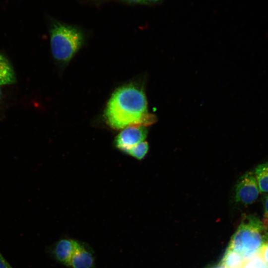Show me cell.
Here are the masks:
<instances>
[{
  "instance_id": "cell-10",
  "label": "cell",
  "mask_w": 268,
  "mask_h": 268,
  "mask_svg": "<svg viewBox=\"0 0 268 268\" xmlns=\"http://www.w3.org/2000/svg\"><path fill=\"white\" fill-rule=\"evenodd\" d=\"M148 150L147 142L142 141L131 148L127 153L137 159H141Z\"/></svg>"
},
{
  "instance_id": "cell-7",
  "label": "cell",
  "mask_w": 268,
  "mask_h": 268,
  "mask_svg": "<svg viewBox=\"0 0 268 268\" xmlns=\"http://www.w3.org/2000/svg\"><path fill=\"white\" fill-rule=\"evenodd\" d=\"M71 268H95V258L93 251L87 244L79 242L69 264Z\"/></svg>"
},
{
  "instance_id": "cell-9",
  "label": "cell",
  "mask_w": 268,
  "mask_h": 268,
  "mask_svg": "<svg viewBox=\"0 0 268 268\" xmlns=\"http://www.w3.org/2000/svg\"><path fill=\"white\" fill-rule=\"evenodd\" d=\"M253 172L261 193H268V161L257 166Z\"/></svg>"
},
{
  "instance_id": "cell-11",
  "label": "cell",
  "mask_w": 268,
  "mask_h": 268,
  "mask_svg": "<svg viewBox=\"0 0 268 268\" xmlns=\"http://www.w3.org/2000/svg\"><path fill=\"white\" fill-rule=\"evenodd\" d=\"M259 252H260L262 259L268 268V237Z\"/></svg>"
},
{
  "instance_id": "cell-2",
  "label": "cell",
  "mask_w": 268,
  "mask_h": 268,
  "mask_svg": "<svg viewBox=\"0 0 268 268\" xmlns=\"http://www.w3.org/2000/svg\"><path fill=\"white\" fill-rule=\"evenodd\" d=\"M268 237V228L254 215L244 217L233 237L230 252L246 258L259 252Z\"/></svg>"
},
{
  "instance_id": "cell-6",
  "label": "cell",
  "mask_w": 268,
  "mask_h": 268,
  "mask_svg": "<svg viewBox=\"0 0 268 268\" xmlns=\"http://www.w3.org/2000/svg\"><path fill=\"white\" fill-rule=\"evenodd\" d=\"M79 242L71 238L61 239L52 246L50 253L56 261L69 267L71 258Z\"/></svg>"
},
{
  "instance_id": "cell-1",
  "label": "cell",
  "mask_w": 268,
  "mask_h": 268,
  "mask_svg": "<svg viewBox=\"0 0 268 268\" xmlns=\"http://www.w3.org/2000/svg\"><path fill=\"white\" fill-rule=\"evenodd\" d=\"M105 117L109 125L116 129L134 125L145 126L154 123L155 119L148 112L142 87L132 83L113 93L105 109Z\"/></svg>"
},
{
  "instance_id": "cell-3",
  "label": "cell",
  "mask_w": 268,
  "mask_h": 268,
  "mask_svg": "<svg viewBox=\"0 0 268 268\" xmlns=\"http://www.w3.org/2000/svg\"><path fill=\"white\" fill-rule=\"evenodd\" d=\"M50 44L54 58L67 63L82 46L84 35L77 27L54 20L50 29Z\"/></svg>"
},
{
  "instance_id": "cell-5",
  "label": "cell",
  "mask_w": 268,
  "mask_h": 268,
  "mask_svg": "<svg viewBox=\"0 0 268 268\" xmlns=\"http://www.w3.org/2000/svg\"><path fill=\"white\" fill-rule=\"evenodd\" d=\"M147 135L145 126L134 125L123 130L115 139L116 146L127 152L133 146L143 141Z\"/></svg>"
},
{
  "instance_id": "cell-14",
  "label": "cell",
  "mask_w": 268,
  "mask_h": 268,
  "mask_svg": "<svg viewBox=\"0 0 268 268\" xmlns=\"http://www.w3.org/2000/svg\"><path fill=\"white\" fill-rule=\"evenodd\" d=\"M125 2L130 3H139V4H145L144 0H121Z\"/></svg>"
},
{
  "instance_id": "cell-12",
  "label": "cell",
  "mask_w": 268,
  "mask_h": 268,
  "mask_svg": "<svg viewBox=\"0 0 268 268\" xmlns=\"http://www.w3.org/2000/svg\"><path fill=\"white\" fill-rule=\"evenodd\" d=\"M263 202L264 210V220L262 221L265 225L268 228V194L265 196Z\"/></svg>"
},
{
  "instance_id": "cell-8",
  "label": "cell",
  "mask_w": 268,
  "mask_h": 268,
  "mask_svg": "<svg viewBox=\"0 0 268 268\" xmlns=\"http://www.w3.org/2000/svg\"><path fill=\"white\" fill-rule=\"evenodd\" d=\"M16 81L15 73L11 63L0 54V85L12 84Z\"/></svg>"
},
{
  "instance_id": "cell-16",
  "label": "cell",
  "mask_w": 268,
  "mask_h": 268,
  "mask_svg": "<svg viewBox=\"0 0 268 268\" xmlns=\"http://www.w3.org/2000/svg\"><path fill=\"white\" fill-rule=\"evenodd\" d=\"M1 95H2V93H1V90L0 89V101L1 99Z\"/></svg>"
},
{
  "instance_id": "cell-15",
  "label": "cell",
  "mask_w": 268,
  "mask_h": 268,
  "mask_svg": "<svg viewBox=\"0 0 268 268\" xmlns=\"http://www.w3.org/2000/svg\"><path fill=\"white\" fill-rule=\"evenodd\" d=\"M145 0V4H148V3H155L156 2H160L162 1V0Z\"/></svg>"
},
{
  "instance_id": "cell-13",
  "label": "cell",
  "mask_w": 268,
  "mask_h": 268,
  "mask_svg": "<svg viewBox=\"0 0 268 268\" xmlns=\"http://www.w3.org/2000/svg\"><path fill=\"white\" fill-rule=\"evenodd\" d=\"M0 268H12L0 252Z\"/></svg>"
},
{
  "instance_id": "cell-4",
  "label": "cell",
  "mask_w": 268,
  "mask_h": 268,
  "mask_svg": "<svg viewBox=\"0 0 268 268\" xmlns=\"http://www.w3.org/2000/svg\"><path fill=\"white\" fill-rule=\"evenodd\" d=\"M260 193L253 171H249L239 179L235 185V201L241 204L250 205L257 200Z\"/></svg>"
}]
</instances>
